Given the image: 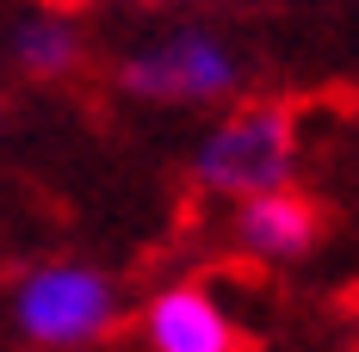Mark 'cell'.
<instances>
[{
    "label": "cell",
    "instance_id": "6da1fadb",
    "mask_svg": "<svg viewBox=\"0 0 359 352\" xmlns=\"http://www.w3.org/2000/svg\"><path fill=\"white\" fill-rule=\"evenodd\" d=\"M13 328L37 346H93L118 328V290L100 266L50 260L13 284Z\"/></svg>",
    "mask_w": 359,
    "mask_h": 352
},
{
    "label": "cell",
    "instance_id": "3957f363",
    "mask_svg": "<svg viewBox=\"0 0 359 352\" xmlns=\"http://www.w3.org/2000/svg\"><path fill=\"white\" fill-rule=\"evenodd\" d=\"M236 56L205 31H180L137 50L124 69H118V87L137 93V99H174V106H205V99H223L236 87Z\"/></svg>",
    "mask_w": 359,
    "mask_h": 352
},
{
    "label": "cell",
    "instance_id": "8992f818",
    "mask_svg": "<svg viewBox=\"0 0 359 352\" xmlns=\"http://www.w3.org/2000/svg\"><path fill=\"white\" fill-rule=\"evenodd\" d=\"M13 56H19L25 74L56 80V74H69L74 62H81V31H74L69 19H25V25L13 31Z\"/></svg>",
    "mask_w": 359,
    "mask_h": 352
},
{
    "label": "cell",
    "instance_id": "277c9868",
    "mask_svg": "<svg viewBox=\"0 0 359 352\" xmlns=\"http://www.w3.org/2000/svg\"><path fill=\"white\" fill-rule=\"evenodd\" d=\"M149 346L155 352H236V328L217 309V297H205L198 284L161 290L149 303Z\"/></svg>",
    "mask_w": 359,
    "mask_h": 352
},
{
    "label": "cell",
    "instance_id": "52a82bcc",
    "mask_svg": "<svg viewBox=\"0 0 359 352\" xmlns=\"http://www.w3.org/2000/svg\"><path fill=\"white\" fill-rule=\"evenodd\" d=\"M143 6H168V0H143Z\"/></svg>",
    "mask_w": 359,
    "mask_h": 352
},
{
    "label": "cell",
    "instance_id": "7a4b0ae2",
    "mask_svg": "<svg viewBox=\"0 0 359 352\" xmlns=\"http://www.w3.org/2000/svg\"><path fill=\"white\" fill-rule=\"evenodd\" d=\"M291 161H297L291 118L279 106H248V111H236V118H223L211 136L198 142L192 174L205 179L211 192L254 198V192H279L291 179Z\"/></svg>",
    "mask_w": 359,
    "mask_h": 352
},
{
    "label": "cell",
    "instance_id": "5b68a950",
    "mask_svg": "<svg viewBox=\"0 0 359 352\" xmlns=\"http://www.w3.org/2000/svg\"><path fill=\"white\" fill-rule=\"evenodd\" d=\"M236 235L254 247V253H266V260H297L304 247L316 241V211L297 198V192H254L242 198V216H236Z\"/></svg>",
    "mask_w": 359,
    "mask_h": 352
}]
</instances>
